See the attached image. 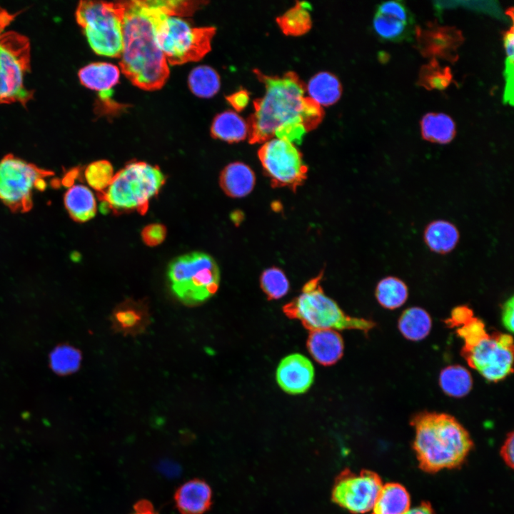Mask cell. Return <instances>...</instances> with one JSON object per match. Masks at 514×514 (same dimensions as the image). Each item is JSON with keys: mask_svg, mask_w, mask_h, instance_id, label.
<instances>
[{"mask_svg": "<svg viewBox=\"0 0 514 514\" xmlns=\"http://www.w3.org/2000/svg\"><path fill=\"white\" fill-rule=\"evenodd\" d=\"M253 73L266 91L253 101L254 111L246 121L248 142L264 143L275 137L300 144L305 134L321 124L323 109L305 96L306 85L296 72L269 76L255 69Z\"/></svg>", "mask_w": 514, "mask_h": 514, "instance_id": "1", "label": "cell"}, {"mask_svg": "<svg viewBox=\"0 0 514 514\" xmlns=\"http://www.w3.org/2000/svg\"><path fill=\"white\" fill-rule=\"evenodd\" d=\"M125 4L121 70L141 89H160L168 78L169 69L156 41V29L168 14L160 1H130Z\"/></svg>", "mask_w": 514, "mask_h": 514, "instance_id": "2", "label": "cell"}, {"mask_svg": "<svg viewBox=\"0 0 514 514\" xmlns=\"http://www.w3.org/2000/svg\"><path fill=\"white\" fill-rule=\"evenodd\" d=\"M410 424L415 430L413 448L425 472L460 467L473 447L469 433L449 414L420 412Z\"/></svg>", "mask_w": 514, "mask_h": 514, "instance_id": "3", "label": "cell"}, {"mask_svg": "<svg viewBox=\"0 0 514 514\" xmlns=\"http://www.w3.org/2000/svg\"><path fill=\"white\" fill-rule=\"evenodd\" d=\"M448 326L456 328L463 341L461 355L473 369L487 381H500L513 372V341L500 332L489 334L483 321L474 316L468 306L453 308Z\"/></svg>", "mask_w": 514, "mask_h": 514, "instance_id": "4", "label": "cell"}, {"mask_svg": "<svg viewBox=\"0 0 514 514\" xmlns=\"http://www.w3.org/2000/svg\"><path fill=\"white\" fill-rule=\"evenodd\" d=\"M323 271L307 281L301 293L283 306V311L310 331L316 330H360L367 333L375 327L373 321L345 313L322 288Z\"/></svg>", "mask_w": 514, "mask_h": 514, "instance_id": "5", "label": "cell"}, {"mask_svg": "<svg viewBox=\"0 0 514 514\" xmlns=\"http://www.w3.org/2000/svg\"><path fill=\"white\" fill-rule=\"evenodd\" d=\"M166 275L173 293L187 305L198 304L213 296L221 279L215 259L201 251L174 258L168 265Z\"/></svg>", "mask_w": 514, "mask_h": 514, "instance_id": "6", "label": "cell"}, {"mask_svg": "<svg viewBox=\"0 0 514 514\" xmlns=\"http://www.w3.org/2000/svg\"><path fill=\"white\" fill-rule=\"evenodd\" d=\"M166 181L161 169L143 161L131 162L114 174L104 191V201L116 211L147 210L149 201Z\"/></svg>", "mask_w": 514, "mask_h": 514, "instance_id": "7", "label": "cell"}, {"mask_svg": "<svg viewBox=\"0 0 514 514\" xmlns=\"http://www.w3.org/2000/svg\"><path fill=\"white\" fill-rule=\"evenodd\" d=\"M125 1H81L76 10L77 23L83 29L92 50L97 54L121 57Z\"/></svg>", "mask_w": 514, "mask_h": 514, "instance_id": "8", "label": "cell"}, {"mask_svg": "<svg viewBox=\"0 0 514 514\" xmlns=\"http://www.w3.org/2000/svg\"><path fill=\"white\" fill-rule=\"evenodd\" d=\"M216 30L191 27L180 17L165 15L156 29V41L167 63L180 65L203 59L211 49Z\"/></svg>", "mask_w": 514, "mask_h": 514, "instance_id": "9", "label": "cell"}, {"mask_svg": "<svg viewBox=\"0 0 514 514\" xmlns=\"http://www.w3.org/2000/svg\"><path fill=\"white\" fill-rule=\"evenodd\" d=\"M31 46L29 39L9 31L0 35V104L26 105L33 92L24 84L30 69Z\"/></svg>", "mask_w": 514, "mask_h": 514, "instance_id": "10", "label": "cell"}, {"mask_svg": "<svg viewBox=\"0 0 514 514\" xmlns=\"http://www.w3.org/2000/svg\"><path fill=\"white\" fill-rule=\"evenodd\" d=\"M53 174L12 154L6 155L0 159V201L12 211H28L33 205V191L44 190L45 178Z\"/></svg>", "mask_w": 514, "mask_h": 514, "instance_id": "11", "label": "cell"}, {"mask_svg": "<svg viewBox=\"0 0 514 514\" xmlns=\"http://www.w3.org/2000/svg\"><path fill=\"white\" fill-rule=\"evenodd\" d=\"M258 156L273 187L295 191L306 179L308 167L296 146L285 139L273 138L263 143Z\"/></svg>", "mask_w": 514, "mask_h": 514, "instance_id": "12", "label": "cell"}, {"mask_svg": "<svg viewBox=\"0 0 514 514\" xmlns=\"http://www.w3.org/2000/svg\"><path fill=\"white\" fill-rule=\"evenodd\" d=\"M383 485L375 472L363 470L357 473L346 469L336 480L332 500L351 513H365L372 510Z\"/></svg>", "mask_w": 514, "mask_h": 514, "instance_id": "13", "label": "cell"}, {"mask_svg": "<svg viewBox=\"0 0 514 514\" xmlns=\"http://www.w3.org/2000/svg\"><path fill=\"white\" fill-rule=\"evenodd\" d=\"M415 35L417 48L423 56L451 62L458 59L457 51L464 40L461 31L456 28L431 22L425 27H416Z\"/></svg>", "mask_w": 514, "mask_h": 514, "instance_id": "14", "label": "cell"}, {"mask_svg": "<svg viewBox=\"0 0 514 514\" xmlns=\"http://www.w3.org/2000/svg\"><path fill=\"white\" fill-rule=\"evenodd\" d=\"M315 369L311 361L301 353H292L279 363L276 379L286 393L298 395L306 393L313 383Z\"/></svg>", "mask_w": 514, "mask_h": 514, "instance_id": "15", "label": "cell"}, {"mask_svg": "<svg viewBox=\"0 0 514 514\" xmlns=\"http://www.w3.org/2000/svg\"><path fill=\"white\" fill-rule=\"evenodd\" d=\"M307 348L316 361L323 366H331L343 354L344 343L339 333L332 329L316 330L310 332Z\"/></svg>", "mask_w": 514, "mask_h": 514, "instance_id": "16", "label": "cell"}, {"mask_svg": "<svg viewBox=\"0 0 514 514\" xmlns=\"http://www.w3.org/2000/svg\"><path fill=\"white\" fill-rule=\"evenodd\" d=\"M78 76L82 85L98 91L101 99L107 102L113 93L111 88L119 80L120 71L112 64L95 62L81 68Z\"/></svg>", "mask_w": 514, "mask_h": 514, "instance_id": "17", "label": "cell"}, {"mask_svg": "<svg viewBox=\"0 0 514 514\" xmlns=\"http://www.w3.org/2000/svg\"><path fill=\"white\" fill-rule=\"evenodd\" d=\"M211 490L203 480L186 482L176 490L174 499L181 514H203L211 506Z\"/></svg>", "mask_w": 514, "mask_h": 514, "instance_id": "18", "label": "cell"}, {"mask_svg": "<svg viewBox=\"0 0 514 514\" xmlns=\"http://www.w3.org/2000/svg\"><path fill=\"white\" fill-rule=\"evenodd\" d=\"M423 238L430 251L445 255L452 252L457 246L460 240V232L452 222L437 219L426 225Z\"/></svg>", "mask_w": 514, "mask_h": 514, "instance_id": "19", "label": "cell"}, {"mask_svg": "<svg viewBox=\"0 0 514 514\" xmlns=\"http://www.w3.org/2000/svg\"><path fill=\"white\" fill-rule=\"evenodd\" d=\"M256 182L253 170L241 162H233L221 171L219 183L226 194L233 198H241L251 192Z\"/></svg>", "mask_w": 514, "mask_h": 514, "instance_id": "20", "label": "cell"}, {"mask_svg": "<svg viewBox=\"0 0 514 514\" xmlns=\"http://www.w3.org/2000/svg\"><path fill=\"white\" fill-rule=\"evenodd\" d=\"M64 202L69 216L76 222H86L96 213L95 196L89 187L83 184L69 186L64 194Z\"/></svg>", "mask_w": 514, "mask_h": 514, "instance_id": "21", "label": "cell"}, {"mask_svg": "<svg viewBox=\"0 0 514 514\" xmlns=\"http://www.w3.org/2000/svg\"><path fill=\"white\" fill-rule=\"evenodd\" d=\"M410 505V495L397 483L383 484L372 508V514H405Z\"/></svg>", "mask_w": 514, "mask_h": 514, "instance_id": "22", "label": "cell"}, {"mask_svg": "<svg viewBox=\"0 0 514 514\" xmlns=\"http://www.w3.org/2000/svg\"><path fill=\"white\" fill-rule=\"evenodd\" d=\"M422 138L431 143L446 144L451 142L456 134L453 119L443 113L430 112L420 121Z\"/></svg>", "mask_w": 514, "mask_h": 514, "instance_id": "23", "label": "cell"}, {"mask_svg": "<svg viewBox=\"0 0 514 514\" xmlns=\"http://www.w3.org/2000/svg\"><path fill=\"white\" fill-rule=\"evenodd\" d=\"M306 90L309 97L321 106L334 104L340 99L343 92L338 78L328 71L314 74L310 79Z\"/></svg>", "mask_w": 514, "mask_h": 514, "instance_id": "24", "label": "cell"}, {"mask_svg": "<svg viewBox=\"0 0 514 514\" xmlns=\"http://www.w3.org/2000/svg\"><path fill=\"white\" fill-rule=\"evenodd\" d=\"M211 133L213 138L228 143L239 142L248 137V124L236 111L228 110L215 116Z\"/></svg>", "mask_w": 514, "mask_h": 514, "instance_id": "25", "label": "cell"}, {"mask_svg": "<svg viewBox=\"0 0 514 514\" xmlns=\"http://www.w3.org/2000/svg\"><path fill=\"white\" fill-rule=\"evenodd\" d=\"M311 5L306 1H296L276 19L282 32L288 36H298L308 32L312 26Z\"/></svg>", "mask_w": 514, "mask_h": 514, "instance_id": "26", "label": "cell"}, {"mask_svg": "<svg viewBox=\"0 0 514 514\" xmlns=\"http://www.w3.org/2000/svg\"><path fill=\"white\" fill-rule=\"evenodd\" d=\"M432 321L428 313L419 307H411L405 310L399 320L398 328L407 339L418 341L425 338L430 333Z\"/></svg>", "mask_w": 514, "mask_h": 514, "instance_id": "27", "label": "cell"}, {"mask_svg": "<svg viewBox=\"0 0 514 514\" xmlns=\"http://www.w3.org/2000/svg\"><path fill=\"white\" fill-rule=\"evenodd\" d=\"M376 298L379 304L387 309H396L403 306L408 297L406 283L395 276L381 279L376 287Z\"/></svg>", "mask_w": 514, "mask_h": 514, "instance_id": "28", "label": "cell"}, {"mask_svg": "<svg viewBox=\"0 0 514 514\" xmlns=\"http://www.w3.org/2000/svg\"><path fill=\"white\" fill-rule=\"evenodd\" d=\"M439 383L445 394L454 398H461L468 394L472 389L473 379L465 368L453 365L441 371Z\"/></svg>", "mask_w": 514, "mask_h": 514, "instance_id": "29", "label": "cell"}, {"mask_svg": "<svg viewBox=\"0 0 514 514\" xmlns=\"http://www.w3.org/2000/svg\"><path fill=\"white\" fill-rule=\"evenodd\" d=\"M188 83L192 93L201 98L213 96L221 86L217 71L206 65L195 67L189 74Z\"/></svg>", "mask_w": 514, "mask_h": 514, "instance_id": "30", "label": "cell"}, {"mask_svg": "<svg viewBox=\"0 0 514 514\" xmlns=\"http://www.w3.org/2000/svg\"><path fill=\"white\" fill-rule=\"evenodd\" d=\"M452 81L453 74L450 69L448 66H441L438 60L433 58L428 64L421 67L418 84L427 90H444Z\"/></svg>", "mask_w": 514, "mask_h": 514, "instance_id": "31", "label": "cell"}, {"mask_svg": "<svg viewBox=\"0 0 514 514\" xmlns=\"http://www.w3.org/2000/svg\"><path fill=\"white\" fill-rule=\"evenodd\" d=\"M49 358L53 371L59 375L65 376L79 368L81 354L79 350L71 346L60 345L52 351Z\"/></svg>", "mask_w": 514, "mask_h": 514, "instance_id": "32", "label": "cell"}, {"mask_svg": "<svg viewBox=\"0 0 514 514\" xmlns=\"http://www.w3.org/2000/svg\"><path fill=\"white\" fill-rule=\"evenodd\" d=\"M148 320L141 308L134 306H124L117 308L113 314L115 327L120 331L132 333L143 330Z\"/></svg>", "mask_w": 514, "mask_h": 514, "instance_id": "33", "label": "cell"}, {"mask_svg": "<svg viewBox=\"0 0 514 514\" xmlns=\"http://www.w3.org/2000/svg\"><path fill=\"white\" fill-rule=\"evenodd\" d=\"M84 173L88 185L99 192L106 190L115 174L113 166L107 160H99L89 163Z\"/></svg>", "mask_w": 514, "mask_h": 514, "instance_id": "34", "label": "cell"}, {"mask_svg": "<svg viewBox=\"0 0 514 514\" xmlns=\"http://www.w3.org/2000/svg\"><path fill=\"white\" fill-rule=\"evenodd\" d=\"M261 287L269 300L283 297L289 290V282L285 273L273 267L266 269L260 278Z\"/></svg>", "mask_w": 514, "mask_h": 514, "instance_id": "35", "label": "cell"}, {"mask_svg": "<svg viewBox=\"0 0 514 514\" xmlns=\"http://www.w3.org/2000/svg\"><path fill=\"white\" fill-rule=\"evenodd\" d=\"M373 26L376 34L383 39L400 41L405 39L408 34L409 25L376 11Z\"/></svg>", "mask_w": 514, "mask_h": 514, "instance_id": "36", "label": "cell"}, {"mask_svg": "<svg viewBox=\"0 0 514 514\" xmlns=\"http://www.w3.org/2000/svg\"><path fill=\"white\" fill-rule=\"evenodd\" d=\"M377 12L394 18L407 25L413 24V17L405 4L400 1H388L381 3Z\"/></svg>", "mask_w": 514, "mask_h": 514, "instance_id": "37", "label": "cell"}, {"mask_svg": "<svg viewBox=\"0 0 514 514\" xmlns=\"http://www.w3.org/2000/svg\"><path fill=\"white\" fill-rule=\"evenodd\" d=\"M166 228L158 223H153L146 226L141 231L143 243L148 246H156L162 243L166 237Z\"/></svg>", "mask_w": 514, "mask_h": 514, "instance_id": "38", "label": "cell"}, {"mask_svg": "<svg viewBox=\"0 0 514 514\" xmlns=\"http://www.w3.org/2000/svg\"><path fill=\"white\" fill-rule=\"evenodd\" d=\"M226 100L235 110L241 111L249 102V94L246 90L241 89L228 96Z\"/></svg>", "mask_w": 514, "mask_h": 514, "instance_id": "39", "label": "cell"}, {"mask_svg": "<svg viewBox=\"0 0 514 514\" xmlns=\"http://www.w3.org/2000/svg\"><path fill=\"white\" fill-rule=\"evenodd\" d=\"M513 297L507 299L502 306V321L505 328L510 332L513 331Z\"/></svg>", "mask_w": 514, "mask_h": 514, "instance_id": "40", "label": "cell"}, {"mask_svg": "<svg viewBox=\"0 0 514 514\" xmlns=\"http://www.w3.org/2000/svg\"><path fill=\"white\" fill-rule=\"evenodd\" d=\"M513 432H510L508 434L500 449L502 458L510 468H513Z\"/></svg>", "mask_w": 514, "mask_h": 514, "instance_id": "41", "label": "cell"}, {"mask_svg": "<svg viewBox=\"0 0 514 514\" xmlns=\"http://www.w3.org/2000/svg\"><path fill=\"white\" fill-rule=\"evenodd\" d=\"M514 34L513 27L511 26L510 30L504 32L503 34V44L505 50L506 55L508 59V61L511 64L513 62V46H514Z\"/></svg>", "mask_w": 514, "mask_h": 514, "instance_id": "42", "label": "cell"}, {"mask_svg": "<svg viewBox=\"0 0 514 514\" xmlns=\"http://www.w3.org/2000/svg\"><path fill=\"white\" fill-rule=\"evenodd\" d=\"M135 513L132 514H155L152 504L147 500H138L134 505Z\"/></svg>", "mask_w": 514, "mask_h": 514, "instance_id": "43", "label": "cell"}, {"mask_svg": "<svg viewBox=\"0 0 514 514\" xmlns=\"http://www.w3.org/2000/svg\"><path fill=\"white\" fill-rule=\"evenodd\" d=\"M16 14H12L0 6V35L4 33V29L11 24Z\"/></svg>", "mask_w": 514, "mask_h": 514, "instance_id": "44", "label": "cell"}, {"mask_svg": "<svg viewBox=\"0 0 514 514\" xmlns=\"http://www.w3.org/2000/svg\"><path fill=\"white\" fill-rule=\"evenodd\" d=\"M405 514H435L430 503L422 502L418 506L409 509Z\"/></svg>", "mask_w": 514, "mask_h": 514, "instance_id": "45", "label": "cell"}]
</instances>
